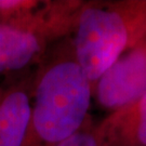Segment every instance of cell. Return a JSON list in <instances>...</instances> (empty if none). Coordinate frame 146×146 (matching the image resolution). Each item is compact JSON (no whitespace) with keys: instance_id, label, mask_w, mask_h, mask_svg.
I'll use <instances>...</instances> for the list:
<instances>
[{"instance_id":"ba28073f","label":"cell","mask_w":146,"mask_h":146,"mask_svg":"<svg viewBox=\"0 0 146 146\" xmlns=\"http://www.w3.org/2000/svg\"><path fill=\"white\" fill-rule=\"evenodd\" d=\"M2 92H3V89H2V91L0 92V99H1V95H2Z\"/></svg>"},{"instance_id":"9c48e42d","label":"cell","mask_w":146,"mask_h":146,"mask_svg":"<svg viewBox=\"0 0 146 146\" xmlns=\"http://www.w3.org/2000/svg\"><path fill=\"white\" fill-rule=\"evenodd\" d=\"M1 91H2V89H1V88H0V92H1Z\"/></svg>"},{"instance_id":"277c9868","label":"cell","mask_w":146,"mask_h":146,"mask_svg":"<svg viewBox=\"0 0 146 146\" xmlns=\"http://www.w3.org/2000/svg\"><path fill=\"white\" fill-rule=\"evenodd\" d=\"M99 146H146V93L95 125Z\"/></svg>"},{"instance_id":"5b68a950","label":"cell","mask_w":146,"mask_h":146,"mask_svg":"<svg viewBox=\"0 0 146 146\" xmlns=\"http://www.w3.org/2000/svg\"><path fill=\"white\" fill-rule=\"evenodd\" d=\"M33 79L12 84L0 99V146H23L31 110Z\"/></svg>"},{"instance_id":"52a82bcc","label":"cell","mask_w":146,"mask_h":146,"mask_svg":"<svg viewBox=\"0 0 146 146\" xmlns=\"http://www.w3.org/2000/svg\"><path fill=\"white\" fill-rule=\"evenodd\" d=\"M58 146H99L95 134V125H93L92 120L89 119L77 133Z\"/></svg>"},{"instance_id":"8992f818","label":"cell","mask_w":146,"mask_h":146,"mask_svg":"<svg viewBox=\"0 0 146 146\" xmlns=\"http://www.w3.org/2000/svg\"><path fill=\"white\" fill-rule=\"evenodd\" d=\"M49 42L28 29L0 23V75L41 61Z\"/></svg>"},{"instance_id":"6da1fadb","label":"cell","mask_w":146,"mask_h":146,"mask_svg":"<svg viewBox=\"0 0 146 146\" xmlns=\"http://www.w3.org/2000/svg\"><path fill=\"white\" fill-rule=\"evenodd\" d=\"M40 62L23 146H58L90 119L93 86L75 58L70 37L60 40Z\"/></svg>"},{"instance_id":"7a4b0ae2","label":"cell","mask_w":146,"mask_h":146,"mask_svg":"<svg viewBox=\"0 0 146 146\" xmlns=\"http://www.w3.org/2000/svg\"><path fill=\"white\" fill-rule=\"evenodd\" d=\"M146 36V0L84 1L72 34L75 58L93 86Z\"/></svg>"},{"instance_id":"3957f363","label":"cell","mask_w":146,"mask_h":146,"mask_svg":"<svg viewBox=\"0 0 146 146\" xmlns=\"http://www.w3.org/2000/svg\"><path fill=\"white\" fill-rule=\"evenodd\" d=\"M146 93V36L120 55L93 84V96L110 113Z\"/></svg>"}]
</instances>
